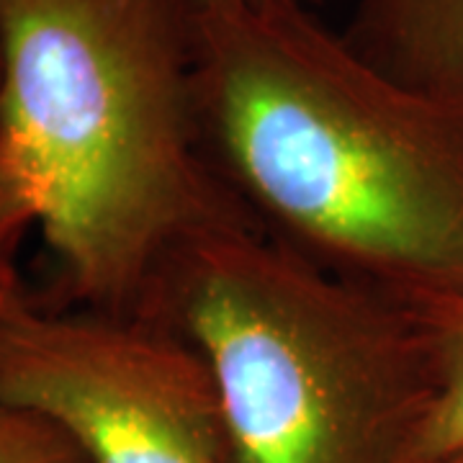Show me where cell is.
Returning a JSON list of instances; mask_svg holds the SVG:
<instances>
[{"label":"cell","mask_w":463,"mask_h":463,"mask_svg":"<svg viewBox=\"0 0 463 463\" xmlns=\"http://www.w3.org/2000/svg\"><path fill=\"white\" fill-rule=\"evenodd\" d=\"M191 36L206 147L260 230L402 301L463 294V111L307 0H191Z\"/></svg>","instance_id":"6da1fadb"},{"label":"cell","mask_w":463,"mask_h":463,"mask_svg":"<svg viewBox=\"0 0 463 463\" xmlns=\"http://www.w3.org/2000/svg\"><path fill=\"white\" fill-rule=\"evenodd\" d=\"M0 157L90 309L139 312L185 242L252 222L203 139L191 0H0Z\"/></svg>","instance_id":"7a4b0ae2"},{"label":"cell","mask_w":463,"mask_h":463,"mask_svg":"<svg viewBox=\"0 0 463 463\" xmlns=\"http://www.w3.org/2000/svg\"><path fill=\"white\" fill-rule=\"evenodd\" d=\"M139 312L206 361L232 463H417L435 376L412 304L237 222L185 242Z\"/></svg>","instance_id":"3957f363"},{"label":"cell","mask_w":463,"mask_h":463,"mask_svg":"<svg viewBox=\"0 0 463 463\" xmlns=\"http://www.w3.org/2000/svg\"><path fill=\"white\" fill-rule=\"evenodd\" d=\"M0 399L47 417L88 463H232L209 365L142 312L62 315L8 288Z\"/></svg>","instance_id":"277c9868"},{"label":"cell","mask_w":463,"mask_h":463,"mask_svg":"<svg viewBox=\"0 0 463 463\" xmlns=\"http://www.w3.org/2000/svg\"><path fill=\"white\" fill-rule=\"evenodd\" d=\"M340 33L394 83L463 111V0H353Z\"/></svg>","instance_id":"5b68a950"},{"label":"cell","mask_w":463,"mask_h":463,"mask_svg":"<svg viewBox=\"0 0 463 463\" xmlns=\"http://www.w3.org/2000/svg\"><path fill=\"white\" fill-rule=\"evenodd\" d=\"M420 319L432 355L430 410L417 438V463L463 456V294L407 301Z\"/></svg>","instance_id":"8992f818"},{"label":"cell","mask_w":463,"mask_h":463,"mask_svg":"<svg viewBox=\"0 0 463 463\" xmlns=\"http://www.w3.org/2000/svg\"><path fill=\"white\" fill-rule=\"evenodd\" d=\"M0 463H88V458L47 417L0 399Z\"/></svg>","instance_id":"52a82bcc"},{"label":"cell","mask_w":463,"mask_h":463,"mask_svg":"<svg viewBox=\"0 0 463 463\" xmlns=\"http://www.w3.org/2000/svg\"><path fill=\"white\" fill-rule=\"evenodd\" d=\"M32 224L29 219V212L24 206V201L18 196L16 185L11 181L8 170L3 165V157H0V297L14 288V281L8 276V250H11V242L16 240V234L21 232V227Z\"/></svg>","instance_id":"ba28073f"},{"label":"cell","mask_w":463,"mask_h":463,"mask_svg":"<svg viewBox=\"0 0 463 463\" xmlns=\"http://www.w3.org/2000/svg\"><path fill=\"white\" fill-rule=\"evenodd\" d=\"M307 3H312V5H325V3H330V0H307Z\"/></svg>","instance_id":"9c48e42d"},{"label":"cell","mask_w":463,"mask_h":463,"mask_svg":"<svg viewBox=\"0 0 463 463\" xmlns=\"http://www.w3.org/2000/svg\"><path fill=\"white\" fill-rule=\"evenodd\" d=\"M443 463H463V456H456V458H450V461H443Z\"/></svg>","instance_id":"30bf717a"}]
</instances>
